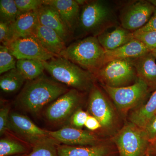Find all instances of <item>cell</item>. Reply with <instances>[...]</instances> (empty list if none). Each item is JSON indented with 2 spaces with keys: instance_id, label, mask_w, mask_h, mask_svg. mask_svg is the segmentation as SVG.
Instances as JSON below:
<instances>
[{
  "instance_id": "9c48e42d",
  "label": "cell",
  "mask_w": 156,
  "mask_h": 156,
  "mask_svg": "<svg viewBox=\"0 0 156 156\" xmlns=\"http://www.w3.org/2000/svg\"><path fill=\"white\" fill-rule=\"evenodd\" d=\"M81 99L80 91L75 89H69L49 105L45 112V116L52 122H63L76 112Z\"/></svg>"
},
{
  "instance_id": "5b68a950",
  "label": "cell",
  "mask_w": 156,
  "mask_h": 156,
  "mask_svg": "<svg viewBox=\"0 0 156 156\" xmlns=\"http://www.w3.org/2000/svg\"><path fill=\"white\" fill-rule=\"evenodd\" d=\"M94 76L102 85L113 88L130 86L137 79L132 58L107 62Z\"/></svg>"
},
{
  "instance_id": "44dd1931",
  "label": "cell",
  "mask_w": 156,
  "mask_h": 156,
  "mask_svg": "<svg viewBox=\"0 0 156 156\" xmlns=\"http://www.w3.org/2000/svg\"><path fill=\"white\" fill-rule=\"evenodd\" d=\"M59 156H108L111 151L105 145L78 146L59 144L57 147Z\"/></svg>"
},
{
  "instance_id": "d4e9b609",
  "label": "cell",
  "mask_w": 156,
  "mask_h": 156,
  "mask_svg": "<svg viewBox=\"0 0 156 156\" xmlns=\"http://www.w3.org/2000/svg\"><path fill=\"white\" fill-rule=\"evenodd\" d=\"M60 144L51 137L32 146L31 150L26 156H59L57 147Z\"/></svg>"
},
{
  "instance_id": "d590c367",
  "label": "cell",
  "mask_w": 156,
  "mask_h": 156,
  "mask_svg": "<svg viewBox=\"0 0 156 156\" xmlns=\"http://www.w3.org/2000/svg\"><path fill=\"white\" fill-rule=\"evenodd\" d=\"M85 126L89 130L91 131H95L101 127L99 121L95 117L90 115H89L87 118Z\"/></svg>"
},
{
  "instance_id": "4dcf8cb0",
  "label": "cell",
  "mask_w": 156,
  "mask_h": 156,
  "mask_svg": "<svg viewBox=\"0 0 156 156\" xmlns=\"http://www.w3.org/2000/svg\"><path fill=\"white\" fill-rule=\"evenodd\" d=\"M10 107L5 105L0 109V135L2 136L9 129Z\"/></svg>"
},
{
  "instance_id": "30bf717a",
  "label": "cell",
  "mask_w": 156,
  "mask_h": 156,
  "mask_svg": "<svg viewBox=\"0 0 156 156\" xmlns=\"http://www.w3.org/2000/svg\"><path fill=\"white\" fill-rule=\"evenodd\" d=\"M7 47L17 60L27 59L46 62L56 57L45 50L34 37L17 39Z\"/></svg>"
},
{
  "instance_id": "f35d334b",
  "label": "cell",
  "mask_w": 156,
  "mask_h": 156,
  "mask_svg": "<svg viewBox=\"0 0 156 156\" xmlns=\"http://www.w3.org/2000/svg\"><path fill=\"white\" fill-rule=\"evenodd\" d=\"M26 156V154L19 155H16V156Z\"/></svg>"
},
{
  "instance_id": "ab89813d",
  "label": "cell",
  "mask_w": 156,
  "mask_h": 156,
  "mask_svg": "<svg viewBox=\"0 0 156 156\" xmlns=\"http://www.w3.org/2000/svg\"><path fill=\"white\" fill-rule=\"evenodd\" d=\"M154 116H156V112H155V115Z\"/></svg>"
},
{
  "instance_id": "603a6c76",
  "label": "cell",
  "mask_w": 156,
  "mask_h": 156,
  "mask_svg": "<svg viewBox=\"0 0 156 156\" xmlns=\"http://www.w3.org/2000/svg\"><path fill=\"white\" fill-rule=\"evenodd\" d=\"M27 81L17 68L2 74L0 77V87L5 92L14 93L19 90Z\"/></svg>"
},
{
  "instance_id": "d6a6232c",
  "label": "cell",
  "mask_w": 156,
  "mask_h": 156,
  "mask_svg": "<svg viewBox=\"0 0 156 156\" xmlns=\"http://www.w3.org/2000/svg\"><path fill=\"white\" fill-rule=\"evenodd\" d=\"M0 41L1 44L8 46L11 41L10 24L0 22Z\"/></svg>"
},
{
  "instance_id": "277c9868",
  "label": "cell",
  "mask_w": 156,
  "mask_h": 156,
  "mask_svg": "<svg viewBox=\"0 0 156 156\" xmlns=\"http://www.w3.org/2000/svg\"><path fill=\"white\" fill-rule=\"evenodd\" d=\"M45 70L54 80L79 91L91 90L95 76L66 58L55 57L43 62Z\"/></svg>"
},
{
  "instance_id": "4fadbf2b",
  "label": "cell",
  "mask_w": 156,
  "mask_h": 156,
  "mask_svg": "<svg viewBox=\"0 0 156 156\" xmlns=\"http://www.w3.org/2000/svg\"><path fill=\"white\" fill-rule=\"evenodd\" d=\"M89 111L100 122L101 127L108 128L112 125L114 113L108 101L98 87L93 86L89 96Z\"/></svg>"
},
{
  "instance_id": "484cf974",
  "label": "cell",
  "mask_w": 156,
  "mask_h": 156,
  "mask_svg": "<svg viewBox=\"0 0 156 156\" xmlns=\"http://www.w3.org/2000/svg\"><path fill=\"white\" fill-rule=\"evenodd\" d=\"M31 150L23 144L11 138H2L0 140V156L27 154Z\"/></svg>"
},
{
  "instance_id": "74e56055",
  "label": "cell",
  "mask_w": 156,
  "mask_h": 156,
  "mask_svg": "<svg viewBox=\"0 0 156 156\" xmlns=\"http://www.w3.org/2000/svg\"><path fill=\"white\" fill-rule=\"evenodd\" d=\"M154 149L156 153V138L154 140Z\"/></svg>"
},
{
  "instance_id": "8fae6325",
  "label": "cell",
  "mask_w": 156,
  "mask_h": 156,
  "mask_svg": "<svg viewBox=\"0 0 156 156\" xmlns=\"http://www.w3.org/2000/svg\"><path fill=\"white\" fill-rule=\"evenodd\" d=\"M9 129L18 134L32 146L50 137L49 131L39 128L28 117L16 112L10 113Z\"/></svg>"
},
{
  "instance_id": "f546056e",
  "label": "cell",
  "mask_w": 156,
  "mask_h": 156,
  "mask_svg": "<svg viewBox=\"0 0 156 156\" xmlns=\"http://www.w3.org/2000/svg\"><path fill=\"white\" fill-rule=\"evenodd\" d=\"M21 13L36 11L44 4V0H15Z\"/></svg>"
},
{
  "instance_id": "ffe728a7",
  "label": "cell",
  "mask_w": 156,
  "mask_h": 156,
  "mask_svg": "<svg viewBox=\"0 0 156 156\" xmlns=\"http://www.w3.org/2000/svg\"><path fill=\"white\" fill-rule=\"evenodd\" d=\"M141 42L134 38L120 48L105 51V63L116 59L135 58L150 52Z\"/></svg>"
},
{
  "instance_id": "ac0fdd59",
  "label": "cell",
  "mask_w": 156,
  "mask_h": 156,
  "mask_svg": "<svg viewBox=\"0 0 156 156\" xmlns=\"http://www.w3.org/2000/svg\"><path fill=\"white\" fill-rule=\"evenodd\" d=\"M132 60L137 78L144 81L149 89L156 90V59L151 51Z\"/></svg>"
},
{
  "instance_id": "7c38bea8",
  "label": "cell",
  "mask_w": 156,
  "mask_h": 156,
  "mask_svg": "<svg viewBox=\"0 0 156 156\" xmlns=\"http://www.w3.org/2000/svg\"><path fill=\"white\" fill-rule=\"evenodd\" d=\"M50 137L59 144L69 146H87L97 145V136L89 131L73 127H64L55 131H49Z\"/></svg>"
},
{
  "instance_id": "8992f818",
  "label": "cell",
  "mask_w": 156,
  "mask_h": 156,
  "mask_svg": "<svg viewBox=\"0 0 156 156\" xmlns=\"http://www.w3.org/2000/svg\"><path fill=\"white\" fill-rule=\"evenodd\" d=\"M114 141L120 156H143L149 142L143 129L131 122L118 132Z\"/></svg>"
},
{
  "instance_id": "8d00e7d4",
  "label": "cell",
  "mask_w": 156,
  "mask_h": 156,
  "mask_svg": "<svg viewBox=\"0 0 156 156\" xmlns=\"http://www.w3.org/2000/svg\"><path fill=\"white\" fill-rule=\"evenodd\" d=\"M151 52V53H152V54L153 55V56H154V57L156 59V49H155V50H152Z\"/></svg>"
},
{
  "instance_id": "9a60e30c",
  "label": "cell",
  "mask_w": 156,
  "mask_h": 156,
  "mask_svg": "<svg viewBox=\"0 0 156 156\" xmlns=\"http://www.w3.org/2000/svg\"><path fill=\"white\" fill-rule=\"evenodd\" d=\"M44 3L53 7L58 12L65 24L72 34L77 27L80 6L75 0H44Z\"/></svg>"
},
{
  "instance_id": "f1b7e54d",
  "label": "cell",
  "mask_w": 156,
  "mask_h": 156,
  "mask_svg": "<svg viewBox=\"0 0 156 156\" xmlns=\"http://www.w3.org/2000/svg\"><path fill=\"white\" fill-rule=\"evenodd\" d=\"M134 38L142 43L150 51L156 49V30L147 32H132Z\"/></svg>"
},
{
  "instance_id": "52a82bcc",
  "label": "cell",
  "mask_w": 156,
  "mask_h": 156,
  "mask_svg": "<svg viewBox=\"0 0 156 156\" xmlns=\"http://www.w3.org/2000/svg\"><path fill=\"white\" fill-rule=\"evenodd\" d=\"M102 86L117 107L123 112L127 111L142 101L149 91L146 83L138 78L134 84L127 87L113 88Z\"/></svg>"
},
{
  "instance_id": "e575fe53",
  "label": "cell",
  "mask_w": 156,
  "mask_h": 156,
  "mask_svg": "<svg viewBox=\"0 0 156 156\" xmlns=\"http://www.w3.org/2000/svg\"><path fill=\"white\" fill-rule=\"evenodd\" d=\"M151 2L155 6L152 16L151 17L149 21L146 25H144L142 28L140 29L135 31L138 32H143L156 30V1H151Z\"/></svg>"
},
{
  "instance_id": "2e32d148",
  "label": "cell",
  "mask_w": 156,
  "mask_h": 156,
  "mask_svg": "<svg viewBox=\"0 0 156 156\" xmlns=\"http://www.w3.org/2000/svg\"><path fill=\"white\" fill-rule=\"evenodd\" d=\"M34 37L45 50L56 57L60 56L66 48V43L55 31L38 24Z\"/></svg>"
},
{
  "instance_id": "7a4b0ae2",
  "label": "cell",
  "mask_w": 156,
  "mask_h": 156,
  "mask_svg": "<svg viewBox=\"0 0 156 156\" xmlns=\"http://www.w3.org/2000/svg\"><path fill=\"white\" fill-rule=\"evenodd\" d=\"M117 20L114 8L109 2L87 1L81 9L76 30L83 36L97 37L109 29L118 26Z\"/></svg>"
},
{
  "instance_id": "3957f363",
  "label": "cell",
  "mask_w": 156,
  "mask_h": 156,
  "mask_svg": "<svg viewBox=\"0 0 156 156\" xmlns=\"http://www.w3.org/2000/svg\"><path fill=\"white\" fill-rule=\"evenodd\" d=\"M60 56L94 75L105 63V50L95 37L76 41L66 47Z\"/></svg>"
},
{
  "instance_id": "7402d4cb",
  "label": "cell",
  "mask_w": 156,
  "mask_h": 156,
  "mask_svg": "<svg viewBox=\"0 0 156 156\" xmlns=\"http://www.w3.org/2000/svg\"><path fill=\"white\" fill-rule=\"evenodd\" d=\"M156 112V90L147 102L136 110L131 116V123L143 129L154 116Z\"/></svg>"
},
{
  "instance_id": "6da1fadb",
  "label": "cell",
  "mask_w": 156,
  "mask_h": 156,
  "mask_svg": "<svg viewBox=\"0 0 156 156\" xmlns=\"http://www.w3.org/2000/svg\"><path fill=\"white\" fill-rule=\"evenodd\" d=\"M26 82L16 100L20 106L33 114H37L45 105L69 90L63 84L44 74Z\"/></svg>"
},
{
  "instance_id": "1f68e13d",
  "label": "cell",
  "mask_w": 156,
  "mask_h": 156,
  "mask_svg": "<svg viewBox=\"0 0 156 156\" xmlns=\"http://www.w3.org/2000/svg\"><path fill=\"white\" fill-rule=\"evenodd\" d=\"M89 115L86 112L80 109L76 111L71 118V123L75 128H80L85 126Z\"/></svg>"
},
{
  "instance_id": "d6986e66",
  "label": "cell",
  "mask_w": 156,
  "mask_h": 156,
  "mask_svg": "<svg viewBox=\"0 0 156 156\" xmlns=\"http://www.w3.org/2000/svg\"><path fill=\"white\" fill-rule=\"evenodd\" d=\"M97 37L105 51L117 49L134 38L132 32L123 28L121 25L109 29Z\"/></svg>"
},
{
  "instance_id": "ba28073f",
  "label": "cell",
  "mask_w": 156,
  "mask_h": 156,
  "mask_svg": "<svg viewBox=\"0 0 156 156\" xmlns=\"http://www.w3.org/2000/svg\"><path fill=\"white\" fill-rule=\"evenodd\" d=\"M155 8L151 1H137L126 5L120 13V25L132 32L138 30L149 21Z\"/></svg>"
},
{
  "instance_id": "4316f807",
  "label": "cell",
  "mask_w": 156,
  "mask_h": 156,
  "mask_svg": "<svg viewBox=\"0 0 156 156\" xmlns=\"http://www.w3.org/2000/svg\"><path fill=\"white\" fill-rule=\"evenodd\" d=\"M21 14L14 0L0 1V22L11 24Z\"/></svg>"
},
{
  "instance_id": "5bb4252c",
  "label": "cell",
  "mask_w": 156,
  "mask_h": 156,
  "mask_svg": "<svg viewBox=\"0 0 156 156\" xmlns=\"http://www.w3.org/2000/svg\"><path fill=\"white\" fill-rule=\"evenodd\" d=\"M37 12L39 24L55 31L66 43L69 41L72 34L68 30L58 12L53 7L44 3Z\"/></svg>"
},
{
  "instance_id": "e0dca14e",
  "label": "cell",
  "mask_w": 156,
  "mask_h": 156,
  "mask_svg": "<svg viewBox=\"0 0 156 156\" xmlns=\"http://www.w3.org/2000/svg\"><path fill=\"white\" fill-rule=\"evenodd\" d=\"M37 11L22 13L15 22L10 24L11 42L17 39L34 36L39 23Z\"/></svg>"
},
{
  "instance_id": "83f0119b",
  "label": "cell",
  "mask_w": 156,
  "mask_h": 156,
  "mask_svg": "<svg viewBox=\"0 0 156 156\" xmlns=\"http://www.w3.org/2000/svg\"><path fill=\"white\" fill-rule=\"evenodd\" d=\"M17 60L11 53L7 46H0V74L1 75L16 68Z\"/></svg>"
},
{
  "instance_id": "836d02e7",
  "label": "cell",
  "mask_w": 156,
  "mask_h": 156,
  "mask_svg": "<svg viewBox=\"0 0 156 156\" xmlns=\"http://www.w3.org/2000/svg\"><path fill=\"white\" fill-rule=\"evenodd\" d=\"M142 129L149 141H154L156 138V116H154Z\"/></svg>"
},
{
  "instance_id": "cb8c5ba5",
  "label": "cell",
  "mask_w": 156,
  "mask_h": 156,
  "mask_svg": "<svg viewBox=\"0 0 156 156\" xmlns=\"http://www.w3.org/2000/svg\"><path fill=\"white\" fill-rule=\"evenodd\" d=\"M16 68L27 81L33 80L43 75L45 70L43 62L33 59L17 60Z\"/></svg>"
}]
</instances>
